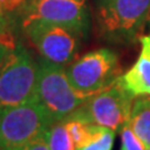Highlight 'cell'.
<instances>
[{"instance_id": "1", "label": "cell", "mask_w": 150, "mask_h": 150, "mask_svg": "<svg viewBox=\"0 0 150 150\" xmlns=\"http://www.w3.org/2000/svg\"><path fill=\"white\" fill-rule=\"evenodd\" d=\"M38 63L35 99L54 121L65 120L84 106L88 98L71 86L64 65L41 58Z\"/></svg>"}, {"instance_id": "2", "label": "cell", "mask_w": 150, "mask_h": 150, "mask_svg": "<svg viewBox=\"0 0 150 150\" xmlns=\"http://www.w3.org/2000/svg\"><path fill=\"white\" fill-rule=\"evenodd\" d=\"M54 123L43 106L30 100L0 109V150H21Z\"/></svg>"}, {"instance_id": "3", "label": "cell", "mask_w": 150, "mask_h": 150, "mask_svg": "<svg viewBox=\"0 0 150 150\" xmlns=\"http://www.w3.org/2000/svg\"><path fill=\"white\" fill-rule=\"evenodd\" d=\"M96 16L106 38L131 43L150 16V0H96Z\"/></svg>"}, {"instance_id": "4", "label": "cell", "mask_w": 150, "mask_h": 150, "mask_svg": "<svg viewBox=\"0 0 150 150\" xmlns=\"http://www.w3.org/2000/svg\"><path fill=\"white\" fill-rule=\"evenodd\" d=\"M71 86L80 95L89 98L112 85L121 75L119 59L109 49L86 53L67 68Z\"/></svg>"}, {"instance_id": "5", "label": "cell", "mask_w": 150, "mask_h": 150, "mask_svg": "<svg viewBox=\"0 0 150 150\" xmlns=\"http://www.w3.org/2000/svg\"><path fill=\"white\" fill-rule=\"evenodd\" d=\"M23 29L41 58L60 65L73 62L84 36L71 28L40 19L23 20Z\"/></svg>"}, {"instance_id": "6", "label": "cell", "mask_w": 150, "mask_h": 150, "mask_svg": "<svg viewBox=\"0 0 150 150\" xmlns=\"http://www.w3.org/2000/svg\"><path fill=\"white\" fill-rule=\"evenodd\" d=\"M38 63L24 46L18 44L0 69V109L35 100Z\"/></svg>"}, {"instance_id": "7", "label": "cell", "mask_w": 150, "mask_h": 150, "mask_svg": "<svg viewBox=\"0 0 150 150\" xmlns=\"http://www.w3.org/2000/svg\"><path fill=\"white\" fill-rule=\"evenodd\" d=\"M134 99L118 79L109 88L89 96L83 109L93 123L116 131L128 121Z\"/></svg>"}, {"instance_id": "8", "label": "cell", "mask_w": 150, "mask_h": 150, "mask_svg": "<svg viewBox=\"0 0 150 150\" xmlns=\"http://www.w3.org/2000/svg\"><path fill=\"white\" fill-rule=\"evenodd\" d=\"M65 25L85 36L89 18L85 0H29L24 6V19Z\"/></svg>"}, {"instance_id": "9", "label": "cell", "mask_w": 150, "mask_h": 150, "mask_svg": "<svg viewBox=\"0 0 150 150\" xmlns=\"http://www.w3.org/2000/svg\"><path fill=\"white\" fill-rule=\"evenodd\" d=\"M142 50L137 62L119 80L134 98L150 96V35L140 38Z\"/></svg>"}, {"instance_id": "10", "label": "cell", "mask_w": 150, "mask_h": 150, "mask_svg": "<svg viewBox=\"0 0 150 150\" xmlns=\"http://www.w3.org/2000/svg\"><path fill=\"white\" fill-rule=\"evenodd\" d=\"M128 123L145 148H150V96L135 98Z\"/></svg>"}, {"instance_id": "11", "label": "cell", "mask_w": 150, "mask_h": 150, "mask_svg": "<svg viewBox=\"0 0 150 150\" xmlns=\"http://www.w3.org/2000/svg\"><path fill=\"white\" fill-rule=\"evenodd\" d=\"M50 150H76L65 120L54 121L45 133Z\"/></svg>"}, {"instance_id": "12", "label": "cell", "mask_w": 150, "mask_h": 150, "mask_svg": "<svg viewBox=\"0 0 150 150\" xmlns=\"http://www.w3.org/2000/svg\"><path fill=\"white\" fill-rule=\"evenodd\" d=\"M16 46L18 44L9 29L8 20L0 21V69L10 59Z\"/></svg>"}, {"instance_id": "13", "label": "cell", "mask_w": 150, "mask_h": 150, "mask_svg": "<svg viewBox=\"0 0 150 150\" xmlns=\"http://www.w3.org/2000/svg\"><path fill=\"white\" fill-rule=\"evenodd\" d=\"M115 140V130L105 128L95 140L76 150H111Z\"/></svg>"}, {"instance_id": "14", "label": "cell", "mask_w": 150, "mask_h": 150, "mask_svg": "<svg viewBox=\"0 0 150 150\" xmlns=\"http://www.w3.org/2000/svg\"><path fill=\"white\" fill-rule=\"evenodd\" d=\"M145 145L140 140L133 129L130 128L129 123L121 126V150H145Z\"/></svg>"}, {"instance_id": "15", "label": "cell", "mask_w": 150, "mask_h": 150, "mask_svg": "<svg viewBox=\"0 0 150 150\" xmlns=\"http://www.w3.org/2000/svg\"><path fill=\"white\" fill-rule=\"evenodd\" d=\"M45 133L43 135H40V137H38L36 139H34L29 144H26L21 150H50L48 142H46V138H45Z\"/></svg>"}, {"instance_id": "16", "label": "cell", "mask_w": 150, "mask_h": 150, "mask_svg": "<svg viewBox=\"0 0 150 150\" xmlns=\"http://www.w3.org/2000/svg\"><path fill=\"white\" fill-rule=\"evenodd\" d=\"M0 1H1V4H3L4 10H11V9L18 6L23 0H0Z\"/></svg>"}, {"instance_id": "17", "label": "cell", "mask_w": 150, "mask_h": 150, "mask_svg": "<svg viewBox=\"0 0 150 150\" xmlns=\"http://www.w3.org/2000/svg\"><path fill=\"white\" fill-rule=\"evenodd\" d=\"M0 14H4V8H3L1 1H0Z\"/></svg>"}, {"instance_id": "18", "label": "cell", "mask_w": 150, "mask_h": 150, "mask_svg": "<svg viewBox=\"0 0 150 150\" xmlns=\"http://www.w3.org/2000/svg\"><path fill=\"white\" fill-rule=\"evenodd\" d=\"M4 20H6L5 16H4V14H0V21H4Z\"/></svg>"}, {"instance_id": "19", "label": "cell", "mask_w": 150, "mask_h": 150, "mask_svg": "<svg viewBox=\"0 0 150 150\" xmlns=\"http://www.w3.org/2000/svg\"><path fill=\"white\" fill-rule=\"evenodd\" d=\"M145 150H150V148H146V149H145Z\"/></svg>"}]
</instances>
